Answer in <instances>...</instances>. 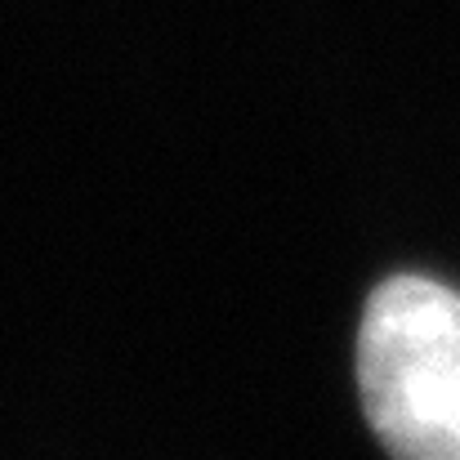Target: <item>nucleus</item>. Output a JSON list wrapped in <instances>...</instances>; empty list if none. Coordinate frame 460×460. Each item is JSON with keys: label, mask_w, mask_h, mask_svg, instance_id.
I'll return each mask as SVG.
<instances>
[{"label": "nucleus", "mask_w": 460, "mask_h": 460, "mask_svg": "<svg viewBox=\"0 0 460 460\" xmlns=\"http://www.w3.org/2000/svg\"><path fill=\"white\" fill-rule=\"evenodd\" d=\"M362 407L394 460H460V296L389 278L358 335Z\"/></svg>", "instance_id": "nucleus-1"}]
</instances>
